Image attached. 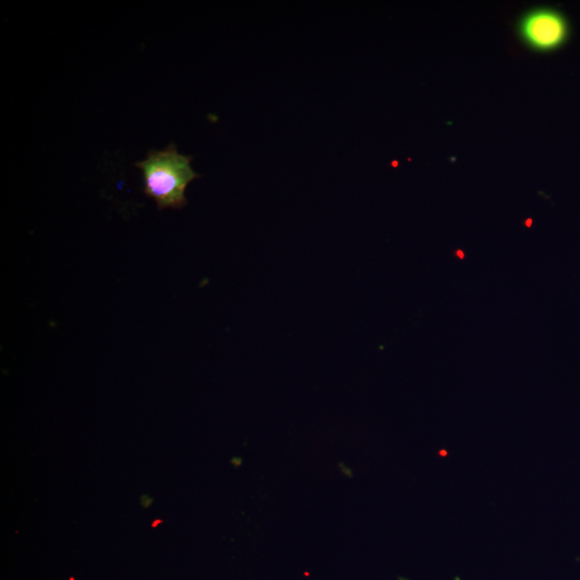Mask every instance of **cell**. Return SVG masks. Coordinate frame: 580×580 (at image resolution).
I'll use <instances>...</instances> for the list:
<instances>
[{
    "mask_svg": "<svg viewBox=\"0 0 580 580\" xmlns=\"http://www.w3.org/2000/svg\"><path fill=\"white\" fill-rule=\"evenodd\" d=\"M192 162V156L180 154L171 143L163 151L151 150L144 161L135 164L143 173L144 195L156 201L159 211L186 207L187 186L200 178Z\"/></svg>",
    "mask_w": 580,
    "mask_h": 580,
    "instance_id": "1",
    "label": "cell"
},
{
    "mask_svg": "<svg viewBox=\"0 0 580 580\" xmlns=\"http://www.w3.org/2000/svg\"><path fill=\"white\" fill-rule=\"evenodd\" d=\"M520 33L528 45L541 51L562 45L568 36V24L560 13L540 9L527 14L520 24Z\"/></svg>",
    "mask_w": 580,
    "mask_h": 580,
    "instance_id": "2",
    "label": "cell"
},
{
    "mask_svg": "<svg viewBox=\"0 0 580 580\" xmlns=\"http://www.w3.org/2000/svg\"><path fill=\"white\" fill-rule=\"evenodd\" d=\"M140 501L141 505L143 506V509H149V507L153 504L154 499L152 497L144 495L140 497Z\"/></svg>",
    "mask_w": 580,
    "mask_h": 580,
    "instance_id": "3",
    "label": "cell"
},
{
    "mask_svg": "<svg viewBox=\"0 0 580 580\" xmlns=\"http://www.w3.org/2000/svg\"><path fill=\"white\" fill-rule=\"evenodd\" d=\"M230 463L235 468H240L242 466V458L241 457H234L230 460Z\"/></svg>",
    "mask_w": 580,
    "mask_h": 580,
    "instance_id": "4",
    "label": "cell"
},
{
    "mask_svg": "<svg viewBox=\"0 0 580 580\" xmlns=\"http://www.w3.org/2000/svg\"><path fill=\"white\" fill-rule=\"evenodd\" d=\"M339 466H340V468H341V470H342L343 474H345L347 477H352V476H353V474H352V471H351L350 469H347V468L344 466V464H343V463H340V464H339Z\"/></svg>",
    "mask_w": 580,
    "mask_h": 580,
    "instance_id": "5",
    "label": "cell"
},
{
    "mask_svg": "<svg viewBox=\"0 0 580 580\" xmlns=\"http://www.w3.org/2000/svg\"><path fill=\"white\" fill-rule=\"evenodd\" d=\"M162 522H163V520H161V519L155 520L152 524V528H156L158 525H161Z\"/></svg>",
    "mask_w": 580,
    "mask_h": 580,
    "instance_id": "6",
    "label": "cell"
}]
</instances>
